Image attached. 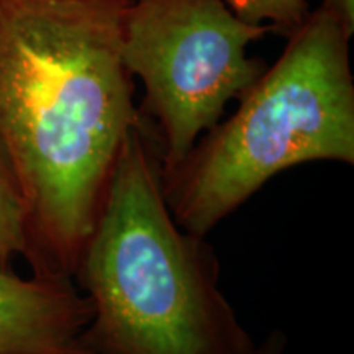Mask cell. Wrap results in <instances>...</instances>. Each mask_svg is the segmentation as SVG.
I'll list each match as a JSON object with an SVG mask.
<instances>
[{
  "label": "cell",
  "instance_id": "obj_1",
  "mask_svg": "<svg viewBox=\"0 0 354 354\" xmlns=\"http://www.w3.org/2000/svg\"><path fill=\"white\" fill-rule=\"evenodd\" d=\"M130 0H0V162L25 207L32 274L73 279L128 131Z\"/></svg>",
  "mask_w": 354,
  "mask_h": 354
},
{
  "label": "cell",
  "instance_id": "obj_2",
  "mask_svg": "<svg viewBox=\"0 0 354 354\" xmlns=\"http://www.w3.org/2000/svg\"><path fill=\"white\" fill-rule=\"evenodd\" d=\"M73 279L92 307L84 342L94 354H251L256 346L220 289L215 250L167 207L146 120L123 141Z\"/></svg>",
  "mask_w": 354,
  "mask_h": 354
},
{
  "label": "cell",
  "instance_id": "obj_3",
  "mask_svg": "<svg viewBox=\"0 0 354 354\" xmlns=\"http://www.w3.org/2000/svg\"><path fill=\"white\" fill-rule=\"evenodd\" d=\"M349 39L328 13H310L281 57L238 99L236 112L161 171L165 201L179 227L207 236L289 167L354 165Z\"/></svg>",
  "mask_w": 354,
  "mask_h": 354
},
{
  "label": "cell",
  "instance_id": "obj_4",
  "mask_svg": "<svg viewBox=\"0 0 354 354\" xmlns=\"http://www.w3.org/2000/svg\"><path fill=\"white\" fill-rule=\"evenodd\" d=\"M271 30L238 19L223 0H130L122 61L145 86L140 113L156 123L161 171L184 159L266 64L248 46Z\"/></svg>",
  "mask_w": 354,
  "mask_h": 354
},
{
  "label": "cell",
  "instance_id": "obj_5",
  "mask_svg": "<svg viewBox=\"0 0 354 354\" xmlns=\"http://www.w3.org/2000/svg\"><path fill=\"white\" fill-rule=\"evenodd\" d=\"M0 258V354H94L84 342L91 302L73 279L13 272Z\"/></svg>",
  "mask_w": 354,
  "mask_h": 354
},
{
  "label": "cell",
  "instance_id": "obj_6",
  "mask_svg": "<svg viewBox=\"0 0 354 354\" xmlns=\"http://www.w3.org/2000/svg\"><path fill=\"white\" fill-rule=\"evenodd\" d=\"M238 19L292 37L308 19L305 0H223Z\"/></svg>",
  "mask_w": 354,
  "mask_h": 354
},
{
  "label": "cell",
  "instance_id": "obj_7",
  "mask_svg": "<svg viewBox=\"0 0 354 354\" xmlns=\"http://www.w3.org/2000/svg\"><path fill=\"white\" fill-rule=\"evenodd\" d=\"M26 253L25 207L6 167L0 162V258L12 263Z\"/></svg>",
  "mask_w": 354,
  "mask_h": 354
},
{
  "label": "cell",
  "instance_id": "obj_8",
  "mask_svg": "<svg viewBox=\"0 0 354 354\" xmlns=\"http://www.w3.org/2000/svg\"><path fill=\"white\" fill-rule=\"evenodd\" d=\"M320 10L333 19L342 26L349 38L354 33V0H322Z\"/></svg>",
  "mask_w": 354,
  "mask_h": 354
},
{
  "label": "cell",
  "instance_id": "obj_9",
  "mask_svg": "<svg viewBox=\"0 0 354 354\" xmlns=\"http://www.w3.org/2000/svg\"><path fill=\"white\" fill-rule=\"evenodd\" d=\"M287 348L286 333L281 330H274L259 344H256L251 354H284Z\"/></svg>",
  "mask_w": 354,
  "mask_h": 354
}]
</instances>
